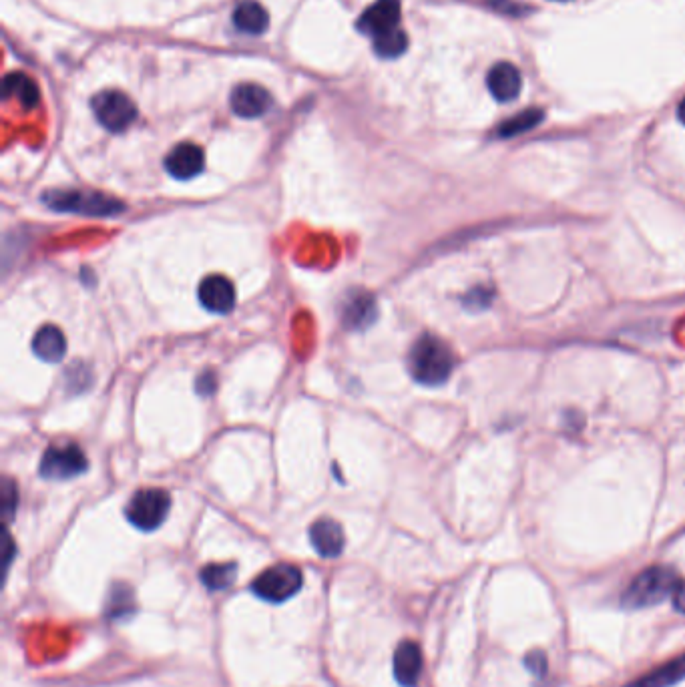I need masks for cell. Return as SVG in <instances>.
I'll return each instance as SVG.
<instances>
[{"label": "cell", "instance_id": "6da1fadb", "mask_svg": "<svg viewBox=\"0 0 685 687\" xmlns=\"http://www.w3.org/2000/svg\"><path fill=\"white\" fill-rule=\"evenodd\" d=\"M454 366V352L434 334H422L408 352V372L422 386H442Z\"/></svg>", "mask_w": 685, "mask_h": 687}, {"label": "cell", "instance_id": "7a4b0ae2", "mask_svg": "<svg viewBox=\"0 0 685 687\" xmlns=\"http://www.w3.org/2000/svg\"><path fill=\"white\" fill-rule=\"evenodd\" d=\"M43 203L53 211L85 217H115L125 211V203L117 197L87 189H51L43 193Z\"/></svg>", "mask_w": 685, "mask_h": 687}, {"label": "cell", "instance_id": "3957f363", "mask_svg": "<svg viewBox=\"0 0 685 687\" xmlns=\"http://www.w3.org/2000/svg\"><path fill=\"white\" fill-rule=\"evenodd\" d=\"M681 579L669 567H649L639 573L623 595V605L627 609H645L659 605L673 597L679 589Z\"/></svg>", "mask_w": 685, "mask_h": 687}, {"label": "cell", "instance_id": "277c9868", "mask_svg": "<svg viewBox=\"0 0 685 687\" xmlns=\"http://www.w3.org/2000/svg\"><path fill=\"white\" fill-rule=\"evenodd\" d=\"M171 511V497L163 489H141L127 503V521L145 533L159 529Z\"/></svg>", "mask_w": 685, "mask_h": 687}, {"label": "cell", "instance_id": "5b68a950", "mask_svg": "<svg viewBox=\"0 0 685 687\" xmlns=\"http://www.w3.org/2000/svg\"><path fill=\"white\" fill-rule=\"evenodd\" d=\"M304 585L302 571L290 563H278L258 575L252 583L254 595L268 603H284L292 599Z\"/></svg>", "mask_w": 685, "mask_h": 687}, {"label": "cell", "instance_id": "8992f818", "mask_svg": "<svg viewBox=\"0 0 685 687\" xmlns=\"http://www.w3.org/2000/svg\"><path fill=\"white\" fill-rule=\"evenodd\" d=\"M89 461L81 446L73 442L53 444L41 458V477L47 481H69L87 473Z\"/></svg>", "mask_w": 685, "mask_h": 687}, {"label": "cell", "instance_id": "52a82bcc", "mask_svg": "<svg viewBox=\"0 0 685 687\" xmlns=\"http://www.w3.org/2000/svg\"><path fill=\"white\" fill-rule=\"evenodd\" d=\"M95 119L111 133L127 131L137 119V105L121 91H101L91 101Z\"/></svg>", "mask_w": 685, "mask_h": 687}, {"label": "cell", "instance_id": "ba28073f", "mask_svg": "<svg viewBox=\"0 0 685 687\" xmlns=\"http://www.w3.org/2000/svg\"><path fill=\"white\" fill-rule=\"evenodd\" d=\"M400 23V3L398 0H376L358 19L356 27L362 35L380 37L388 31L398 29Z\"/></svg>", "mask_w": 685, "mask_h": 687}, {"label": "cell", "instance_id": "9c48e42d", "mask_svg": "<svg viewBox=\"0 0 685 687\" xmlns=\"http://www.w3.org/2000/svg\"><path fill=\"white\" fill-rule=\"evenodd\" d=\"M199 302L211 314H230L236 306V286L225 276H207L199 284Z\"/></svg>", "mask_w": 685, "mask_h": 687}, {"label": "cell", "instance_id": "30bf717a", "mask_svg": "<svg viewBox=\"0 0 685 687\" xmlns=\"http://www.w3.org/2000/svg\"><path fill=\"white\" fill-rule=\"evenodd\" d=\"M272 103H274V99H272L270 91L264 89L262 85H254V83L238 85L230 97V105H232L234 113L242 119L264 117L272 109Z\"/></svg>", "mask_w": 685, "mask_h": 687}, {"label": "cell", "instance_id": "8fae6325", "mask_svg": "<svg viewBox=\"0 0 685 687\" xmlns=\"http://www.w3.org/2000/svg\"><path fill=\"white\" fill-rule=\"evenodd\" d=\"M378 318L376 298L364 290H354L348 294L342 306V324L346 330L362 332L370 328Z\"/></svg>", "mask_w": 685, "mask_h": 687}, {"label": "cell", "instance_id": "7c38bea8", "mask_svg": "<svg viewBox=\"0 0 685 687\" xmlns=\"http://www.w3.org/2000/svg\"><path fill=\"white\" fill-rule=\"evenodd\" d=\"M205 167L203 149L195 143H179L165 157V169L171 177L179 181H189L197 177Z\"/></svg>", "mask_w": 685, "mask_h": 687}, {"label": "cell", "instance_id": "4fadbf2b", "mask_svg": "<svg viewBox=\"0 0 685 687\" xmlns=\"http://www.w3.org/2000/svg\"><path fill=\"white\" fill-rule=\"evenodd\" d=\"M310 543L320 557L336 559L342 555L346 545L344 529L334 519H318L310 527Z\"/></svg>", "mask_w": 685, "mask_h": 687}, {"label": "cell", "instance_id": "5bb4252c", "mask_svg": "<svg viewBox=\"0 0 685 687\" xmlns=\"http://www.w3.org/2000/svg\"><path fill=\"white\" fill-rule=\"evenodd\" d=\"M394 677L402 687H416L422 675V649L414 641H402L394 651Z\"/></svg>", "mask_w": 685, "mask_h": 687}, {"label": "cell", "instance_id": "9a60e30c", "mask_svg": "<svg viewBox=\"0 0 685 687\" xmlns=\"http://www.w3.org/2000/svg\"><path fill=\"white\" fill-rule=\"evenodd\" d=\"M487 87L499 103L515 101L523 87V77L519 69L511 63H497L487 75Z\"/></svg>", "mask_w": 685, "mask_h": 687}, {"label": "cell", "instance_id": "2e32d148", "mask_svg": "<svg viewBox=\"0 0 685 687\" xmlns=\"http://www.w3.org/2000/svg\"><path fill=\"white\" fill-rule=\"evenodd\" d=\"M33 352L39 360L57 364L67 354V338L57 326H43L33 336Z\"/></svg>", "mask_w": 685, "mask_h": 687}, {"label": "cell", "instance_id": "e0dca14e", "mask_svg": "<svg viewBox=\"0 0 685 687\" xmlns=\"http://www.w3.org/2000/svg\"><path fill=\"white\" fill-rule=\"evenodd\" d=\"M685 679V653L647 671L639 679L627 683L625 687H671Z\"/></svg>", "mask_w": 685, "mask_h": 687}, {"label": "cell", "instance_id": "ac0fdd59", "mask_svg": "<svg viewBox=\"0 0 685 687\" xmlns=\"http://www.w3.org/2000/svg\"><path fill=\"white\" fill-rule=\"evenodd\" d=\"M234 25L240 33L258 37L268 31L270 15L256 0H246L234 11Z\"/></svg>", "mask_w": 685, "mask_h": 687}, {"label": "cell", "instance_id": "d6986e66", "mask_svg": "<svg viewBox=\"0 0 685 687\" xmlns=\"http://www.w3.org/2000/svg\"><path fill=\"white\" fill-rule=\"evenodd\" d=\"M5 97L17 99L25 109H35L39 105L41 93L33 79L23 73H13L5 79Z\"/></svg>", "mask_w": 685, "mask_h": 687}, {"label": "cell", "instance_id": "ffe728a7", "mask_svg": "<svg viewBox=\"0 0 685 687\" xmlns=\"http://www.w3.org/2000/svg\"><path fill=\"white\" fill-rule=\"evenodd\" d=\"M199 577H201V583L209 591H223L227 587H232L234 581L238 579V565L236 563H211L201 569Z\"/></svg>", "mask_w": 685, "mask_h": 687}, {"label": "cell", "instance_id": "44dd1931", "mask_svg": "<svg viewBox=\"0 0 685 687\" xmlns=\"http://www.w3.org/2000/svg\"><path fill=\"white\" fill-rule=\"evenodd\" d=\"M372 47H374V53L382 59H398L408 49V37L404 31L394 29L380 37H374Z\"/></svg>", "mask_w": 685, "mask_h": 687}, {"label": "cell", "instance_id": "7402d4cb", "mask_svg": "<svg viewBox=\"0 0 685 687\" xmlns=\"http://www.w3.org/2000/svg\"><path fill=\"white\" fill-rule=\"evenodd\" d=\"M543 111L541 109H527V111H523V113H519V115H515L513 119H509V121H505L501 127H499V137H503V139H507V137H517V135H521V133H527V131H531V129H535L541 121H543Z\"/></svg>", "mask_w": 685, "mask_h": 687}, {"label": "cell", "instance_id": "603a6c76", "mask_svg": "<svg viewBox=\"0 0 685 687\" xmlns=\"http://www.w3.org/2000/svg\"><path fill=\"white\" fill-rule=\"evenodd\" d=\"M131 591L129 587H121L117 585L113 591H111V603H109V613L113 617H119V615H129V611L133 609L131 605Z\"/></svg>", "mask_w": 685, "mask_h": 687}, {"label": "cell", "instance_id": "cb8c5ba5", "mask_svg": "<svg viewBox=\"0 0 685 687\" xmlns=\"http://www.w3.org/2000/svg\"><path fill=\"white\" fill-rule=\"evenodd\" d=\"M17 509H19V487L11 479H5V487H3V513H5V521L7 523L13 521Z\"/></svg>", "mask_w": 685, "mask_h": 687}, {"label": "cell", "instance_id": "d4e9b609", "mask_svg": "<svg viewBox=\"0 0 685 687\" xmlns=\"http://www.w3.org/2000/svg\"><path fill=\"white\" fill-rule=\"evenodd\" d=\"M217 388V376L213 370H205L195 380V390L199 396H211Z\"/></svg>", "mask_w": 685, "mask_h": 687}, {"label": "cell", "instance_id": "484cf974", "mask_svg": "<svg viewBox=\"0 0 685 687\" xmlns=\"http://www.w3.org/2000/svg\"><path fill=\"white\" fill-rule=\"evenodd\" d=\"M491 300H493L491 290H487V288H477V290H473V292L467 296L465 304H467L469 308L483 310V308H487V306L491 304Z\"/></svg>", "mask_w": 685, "mask_h": 687}, {"label": "cell", "instance_id": "4316f807", "mask_svg": "<svg viewBox=\"0 0 685 687\" xmlns=\"http://www.w3.org/2000/svg\"><path fill=\"white\" fill-rule=\"evenodd\" d=\"M525 665H527L535 675H543V673L547 671V657H545V653H541V651L529 653L527 659H525Z\"/></svg>", "mask_w": 685, "mask_h": 687}, {"label": "cell", "instance_id": "83f0119b", "mask_svg": "<svg viewBox=\"0 0 685 687\" xmlns=\"http://www.w3.org/2000/svg\"><path fill=\"white\" fill-rule=\"evenodd\" d=\"M671 601H673V607H675L679 613L685 615V585H683V583H681L679 589L673 593Z\"/></svg>", "mask_w": 685, "mask_h": 687}, {"label": "cell", "instance_id": "f1b7e54d", "mask_svg": "<svg viewBox=\"0 0 685 687\" xmlns=\"http://www.w3.org/2000/svg\"><path fill=\"white\" fill-rule=\"evenodd\" d=\"M677 119L685 125V99L679 103V107H677Z\"/></svg>", "mask_w": 685, "mask_h": 687}, {"label": "cell", "instance_id": "f546056e", "mask_svg": "<svg viewBox=\"0 0 685 687\" xmlns=\"http://www.w3.org/2000/svg\"><path fill=\"white\" fill-rule=\"evenodd\" d=\"M555 3H569V0H555Z\"/></svg>", "mask_w": 685, "mask_h": 687}]
</instances>
